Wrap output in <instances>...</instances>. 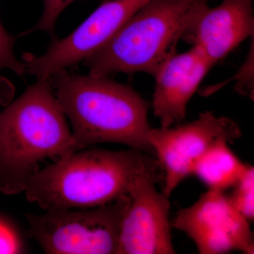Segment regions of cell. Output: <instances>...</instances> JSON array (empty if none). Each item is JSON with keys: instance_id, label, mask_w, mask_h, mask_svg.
<instances>
[{"instance_id": "cell-9", "label": "cell", "mask_w": 254, "mask_h": 254, "mask_svg": "<svg viewBox=\"0 0 254 254\" xmlns=\"http://www.w3.org/2000/svg\"><path fill=\"white\" fill-rule=\"evenodd\" d=\"M159 171L141 173L132 184L125 210L117 254H173L170 203L155 185Z\"/></svg>"}, {"instance_id": "cell-6", "label": "cell", "mask_w": 254, "mask_h": 254, "mask_svg": "<svg viewBox=\"0 0 254 254\" xmlns=\"http://www.w3.org/2000/svg\"><path fill=\"white\" fill-rule=\"evenodd\" d=\"M242 130L227 117L205 111L190 123L176 127L150 128L147 136L153 155L163 170V193L170 197L187 177L207 150L214 143L239 139Z\"/></svg>"}, {"instance_id": "cell-5", "label": "cell", "mask_w": 254, "mask_h": 254, "mask_svg": "<svg viewBox=\"0 0 254 254\" xmlns=\"http://www.w3.org/2000/svg\"><path fill=\"white\" fill-rule=\"evenodd\" d=\"M128 203L129 195L126 194L95 208L26 214L29 234L46 254H117Z\"/></svg>"}, {"instance_id": "cell-2", "label": "cell", "mask_w": 254, "mask_h": 254, "mask_svg": "<svg viewBox=\"0 0 254 254\" xmlns=\"http://www.w3.org/2000/svg\"><path fill=\"white\" fill-rule=\"evenodd\" d=\"M150 153L127 150H76L38 172L24 190L44 210L84 209L108 204L128 194L141 173L159 171Z\"/></svg>"}, {"instance_id": "cell-14", "label": "cell", "mask_w": 254, "mask_h": 254, "mask_svg": "<svg viewBox=\"0 0 254 254\" xmlns=\"http://www.w3.org/2000/svg\"><path fill=\"white\" fill-rule=\"evenodd\" d=\"M73 1L74 0H43L44 9L41 19L33 28L23 32L21 35L24 36L36 31H44L48 33L54 41L56 39L55 25L57 20L66 6Z\"/></svg>"}, {"instance_id": "cell-17", "label": "cell", "mask_w": 254, "mask_h": 254, "mask_svg": "<svg viewBox=\"0 0 254 254\" xmlns=\"http://www.w3.org/2000/svg\"><path fill=\"white\" fill-rule=\"evenodd\" d=\"M23 245L17 232L0 218V254H21Z\"/></svg>"}, {"instance_id": "cell-18", "label": "cell", "mask_w": 254, "mask_h": 254, "mask_svg": "<svg viewBox=\"0 0 254 254\" xmlns=\"http://www.w3.org/2000/svg\"><path fill=\"white\" fill-rule=\"evenodd\" d=\"M15 93L14 84L7 78L0 76V105L6 106L11 103Z\"/></svg>"}, {"instance_id": "cell-11", "label": "cell", "mask_w": 254, "mask_h": 254, "mask_svg": "<svg viewBox=\"0 0 254 254\" xmlns=\"http://www.w3.org/2000/svg\"><path fill=\"white\" fill-rule=\"evenodd\" d=\"M213 64L196 47L175 53L159 66L153 77V113L163 127L180 124L187 105Z\"/></svg>"}, {"instance_id": "cell-12", "label": "cell", "mask_w": 254, "mask_h": 254, "mask_svg": "<svg viewBox=\"0 0 254 254\" xmlns=\"http://www.w3.org/2000/svg\"><path fill=\"white\" fill-rule=\"evenodd\" d=\"M226 141L214 143L195 163L192 170L209 190L225 191L233 187L250 165L242 163Z\"/></svg>"}, {"instance_id": "cell-3", "label": "cell", "mask_w": 254, "mask_h": 254, "mask_svg": "<svg viewBox=\"0 0 254 254\" xmlns=\"http://www.w3.org/2000/svg\"><path fill=\"white\" fill-rule=\"evenodd\" d=\"M75 151L49 78L38 79L0 113V192L24 191L39 163L46 158L55 162Z\"/></svg>"}, {"instance_id": "cell-7", "label": "cell", "mask_w": 254, "mask_h": 254, "mask_svg": "<svg viewBox=\"0 0 254 254\" xmlns=\"http://www.w3.org/2000/svg\"><path fill=\"white\" fill-rule=\"evenodd\" d=\"M150 0H104L71 34L55 39L44 55L23 53L26 73L38 79L84 61L105 45Z\"/></svg>"}, {"instance_id": "cell-4", "label": "cell", "mask_w": 254, "mask_h": 254, "mask_svg": "<svg viewBox=\"0 0 254 254\" xmlns=\"http://www.w3.org/2000/svg\"><path fill=\"white\" fill-rule=\"evenodd\" d=\"M210 0H150L100 49L83 61L92 76L143 72L153 76L177 53L197 6Z\"/></svg>"}, {"instance_id": "cell-1", "label": "cell", "mask_w": 254, "mask_h": 254, "mask_svg": "<svg viewBox=\"0 0 254 254\" xmlns=\"http://www.w3.org/2000/svg\"><path fill=\"white\" fill-rule=\"evenodd\" d=\"M57 99L72 126L75 150L119 143L153 154L147 141L148 104L131 87L109 76L71 74L60 70L49 77Z\"/></svg>"}, {"instance_id": "cell-13", "label": "cell", "mask_w": 254, "mask_h": 254, "mask_svg": "<svg viewBox=\"0 0 254 254\" xmlns=\"http://www.w3.org/2000/svg\"><path fill=\"white\" fill-rule=\"evenodd\" d=\"M229 200L235 208L249 221L254 219V168L250 166L245 175L233 187Z\"/></svg>"}, {"instance_id": "cell-15", "label": "cell", "mask_w": 254, "mask_h": 254, "mask_svg": "<svg viewBox=\"0 0 254 254\" xmlns=\"http://www.w3.org/2000/svg\"><path fill=\"white\" fill-rule=\"evenodd\" d=\"M17 37L9 34L0 21V72L9 68L19 76L26 74L24 65L16 59L14 46Z\"/></svg>"}, {"instance_id": "cell-8", "label": "cell", "mask_w": 254, "mask_h": 254, "mask_svg": "<svg viewBox=\"0 0 254 254\" xmlns=\"http://www.w3.org/2000/svg\"><path fill=\"white\" fill-rule=\"evenodd\" d=\"M172 227L188 235L199 254H254L250 221L222 191L208 190L193 205L179 210Z\"/></svg>"}, {"instance_id": "cell-16", "label": "cell", "mask_w": 254, "mask_h": 254, "mask_svg": "<svg viewBox=\"0 0 254 254\" xmlns=\"http://www.w3.org/2000/svg\"><path fill=\"white\" fill-rule=\"evenodd\" d=\"M235 76V90L240 94L254 97V46Z\"/></svg>"}, {"instance_id": "cell-10", "label": "cell", "mask_w": 254, "mask_h": 254, "mask_svg": "<svg viewBox=\"0 0 254 254\" xmlns=\"http://www.w3.org/2000/svg\"><path fill=\"white\" fill-rule=\"evenodd\" d=\"M254 0H222L210 7L208 1L195 7L182 40L196 47L213 66L254 34Z\"/></svg>"}]
</instances>
